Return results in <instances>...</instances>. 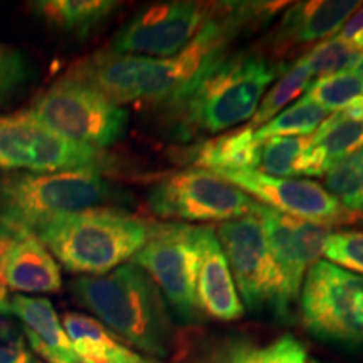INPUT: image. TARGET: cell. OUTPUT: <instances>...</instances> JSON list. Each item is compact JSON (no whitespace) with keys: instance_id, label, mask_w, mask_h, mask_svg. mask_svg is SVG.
<instances>
[{"instance_id":"1","label":"cell","mask_w":363,"mask_h":363,"mask_svg":"<svg viewBox=\"0 0 363 363\" xmlns=\"http://www.w3.org/2000/svg\"><path fill=\"white\" fill-rule=\"evenodd\" d=\"M259 51L224 52L212 57L169 108L177 133L189 140L195 133H220L254 116L262 94L288 69Z\"/></svg>"},{"instance_id":"2","label":"cell","mask_w":363,"mask_h":363,"mask_svg":"<svg viewBox=\"0 0 363 363\" xmlns=\"http://www.w3.org/2000/svg\"><path fill=\"white\" fill-rule=\"evenodd\" d=\"M69 288L81 306L131 347L150 357H169L174 342L169 308L138 264L130 261L108 274L78 278Z\"/></svg>"},{"instance_id":"3","label":"cell","mask_w":363,"mask_h":363,"mask_svg":"<svg viewBox=\"0 0 363 363\" xmlns=\"http://www.w3.org/2000/svg\"><path fill=\"white\" fill-rule=\"evenodd\" d=\"M155 224L123 208L99 207L51 217L33 234L67 271L103 276L133 259Z\"/></svg>"},{"instance_id":"4","label":"cell","mask_w":363,"mask_h":363,"mask_svg":"<svg viewBox=\"0 0 363 363\" xmlns=\"http://www.w3.org/2000/svg\"><path fill=\"white\" fill-rule=\"evenodd\" d=\"M128 195L104 179L103 170L0 177V225L33 233L51 217L125 202Z\"/></svg>"},{"instance_id":"5","label":"cell","mask_w":363,"mask_h":363,"mask_svg":"<svg viewBox=\"0 0 363 363\" xmlns=\"http://www.w3.org/2000/svg\"><path fill=\"white\" fill-rule=\"evenodd\" d=\"M27 111L54 135L96 150L115 145L128 128L125 108L67 76L43 91Z\"/></svg>"},{"instance_id":"6","label":"cell","mask_w":363,"mask_h":363,"mask_svg":"<svg viewBox=\"0 0 363 363\" xmlns=\"http://www.w3.org/2000/svg\"><path fill=\"white\" fill-rule=\"evenodd\" d=\"M299 305L303 323L316 338L363 347V276L318 261L308 269Z\"/></svg>"},{"instance_id":"7","label":"cell","mask_w":363,"mask_h":363,"mask_svg":"<svg viewBox=\"0 0 363 363\" xmlns=\"http://www.w3.org/2000/svg\"><path fill=\"white\" fill-rule=\"evenodd\" d=\"M240 301L252 313L288 318L291 305L272 261L261 222L256 214L227 220L216 229Z\"/></svg>"},{"instance_id":"8","label":"cell","mask_w":363,"mask_h":363,"mask_svg":"<svg viewBox=\"0 0 363 363\" xmlns=\"http://www.w3.org/2000/svg\"><path fill=\"white\" fill-rule=\"evenodd\" d=\"M148 208L169 220L217 222L251 214L256 201L206 169H187L163 177L147 195Z\"/></svg>"},{"instance_id":"9","label":"cell","mask_w":363,"mask_h":363,"mask_svg":"<svg viewBox=\"0 0 363 363\" xmlns=\"http://www.w3.org/2000/svg\"><path fill=\"white\" fill-rule=\"evenodd\" d=\"M110 165L111 158L104 150L67 142L34 120L27 110L0 115V169L54 174L81 169L106 170Z\"/></svg>"},{"instance_id":"10","label":"cell","mask_w":363,"mask_h":363,"mask_svg":"<svg viewBox=\"0 0 363 363\" xmlns=\"http://www.w3.org/2000/svg\"><path fill=\"white\" fill-rule=\"evenodd\" d=\"M194 225L157 222L152 238L131 259L147 272L182 323H199L202 313L195 296Z\"/></svg>"},{"instance_id":"11","label":"cell","mask_w":363,"mask_h":363,"mask_svg":"<svg viewBox=\"0 0 363 363\" xmlns=\"http://www.w3.org/2000/svg\"><path fill=\"white\" fill-rule=\"evenodd\" d=\"M214 4L160 2L130 17L110 43V51L167 59L184 51L206 24Z\"/></svg>"},{"instance_id":"12","label":"cell","mask_w":363,"mask_h":363,"mask_svg":"<svg viewBox=\"0 0 363 363\" xmlns=\"http://www.w3.org/2000/svg\"><path fill=\"white\" fill-rule=\"evenodd\" d=\"M242 192L259 199L261 203L296 219L326 227L353 224L362 216L347 211L323 185L306 179H278L256 170L217 174Z\"/></svg>"},{"instance_id":"13","label":"cell","mask_w":363,"mask_h":363,"mask_svg":"<svg viewBox=\"0 0 363 363\" xmlns=\"http://www.w3.org/2000/svg\"><path fill=\"white\" fill-rule=\"evenodd\" d=\"M195 242V296L202 315L219 321H234L244 316V306L217 239L216 227L194 229Z\"/></svg>"},{"instance_id":"14","label":"cell","mask_w":363,"mask_h":363,"mask_svg":"<svg viewBox=\"0 0 363 363\" xmlns=\"http://www.w3.org/2000/svg\"><path fill=\"white\" fill-rule=\"evenodd\" d=\"M0 279L19 293H57L59 264L33 233L0 225Z\"/></svg>"},{"instance_id":"15","label":"cell","mask_w":363,"mask_h":363,"mask_svg":"<svg viewBox=\"0 0 363 363\" xmlns=\"http://www.w3.org/2000/svg\"><path fill=\"white\" fill-rule=\"evenodd\" d=\"M362 6L363 2L357 0H313L293 4L272 33L266 35L262 45L276 61H281V57L294 48H303L338 33L348 17Z\"/></svg>"},{"instance_id":"16","label":"cell","mask_w":363,"mask_h":363,"mask_svg":"<svg viewBox=\"0 0 363 363\" xmlns=\"http://www.w3.org/2000/svg\"><path fill=\"white\" fill-rule=\"evenodd\" d=\"M363 147V96L330 115L310 136L306 175L320 177L335 162Z\"/></svg>"},{"instance_id":"17","label":"cell","mask_w":363,"mask_h":363,"mask_svg":"<svg viewBox=\"0 0 363 363\" xmlns=\"http://www.w3.org/2000/svg\"><path fill=\"white\" fill-rule=\"evenodd\" d=\"M189 363H316L310 360L305 345L293 335H283L267 345L247 338L225 337L206 342Z\"/></svg>"},{"instance_id":"18","label":"cell","mask_w":363,"mask_h":363,"mask_svg":"<svg viewBox=\"0 0 363 363\" xmlns=\"http://www.w3.org/2000/svg\"><path fill=\"white\" fill-rule=\"evenodd\" d=\"M9 303L24 326L30 348L43 360L52 358L65 363H79L65 326L49 299L17 294Z\"/></svg>"},{"instance_id":"19","label":"cell","mask_w":363,"mask_h":363,"mask_svg":"<svg viewBox=\"0 0 363 363\" xmlns=\"http://www.w3.org/2000/svg\"><path fill=\"white\" fill-rule=\"evenodd\" d=\"M252 212L261 222L267 249H269L272 261L278 267L281 281H283L284 296L293 306L301 293V284L308 269L299 259L296 246H294L289 216L274 211L261 202L254 203Z\"/></svg>"},{"instance_id":"20","label":"cell","mask_w":363,"mask_h":363,"mask_svg":"<svg viewBox=\"0 0 363 363\" xmlns=\"http://www.w3.org/2000/svg\"><path fill=\"white\" fill-rule=\"evenodd\" d=\"M62 326L79 363H155L125 347L103 323L81 313H66Z\"/></svg>"},{"instance_id":"21","label":"cell","mask_w":363,"mask_h":363,"mask_svg":"<svg viewBox=\"0 0 363 363\" xmlns=\"http://www.w3.org/2000/svg\"><path fill=\"white\" fill-rule=\"evenodd\" d=\"M120 6V2L110 0H43L30 4V9L51 29L84 39L98 30Z\"/></svg>"},{"instance_id":"22","label":"cell","mask_w":363,"mask_h":363,"mask_svg":"<svg viewBox=\"0 0 363 363\" xmlns=\"http://www.w3.org/2000/svg\"><path fill=\"white\" fill-rule=\"evenodd\" d=\"M259 147L254 130L244 126L201 143L190 158L195 165L214 174L254 170L259 163Z\"/></svg>"},{"instance_id":"23","label":"cell","mask_w":363,"mask_h":363,"mask_svg":"<svg viewBox=\"0 0 363 363\" xmlns=\"http://www.w3.org/2000/svg\"><path fill=\"white\" fill-rule=\"evenodd\" d=\"M310 147V136H274L261 142L259 172L278 179L306 175V152Z\"/></svg>"},{"instance_id":"24","label":"cell","mask_w":363,"mask_h":363,"mask_svg":"<svg viewBox=\"0 0 363 363\" xmlns=\"http://www.w3.org/2000/svg\"><path fill=\"white\" fill-rule=\"evenodd\" d=\"M326 118H328V111L305 96L286 108L284 111L278 113L266 125L254 130V138L261 143L274 136H289V138L308 136L318 130V126L323 123Z\"/></svg>"},{"instance_id":"25","label":"cell","mask_w":363,"mask_h":363,"mask_svg":"<svg viewBox=\"0 0 363 363\" xmlns=\"http://www.w3.org/2000/svg\"><path fill=\"white\" fill-rule=\"evenodd\" d=\"M311 71L303 61V57L293 66H289L284 71L272 88L267 91L266 96L262 98L259 106H257L256 113L251 118V123L247 126L252 130H257L259 126L266 125L267 121L272 120L278 113L288 106L294 98H298L301 93H306V89L311 84Z\"/></svg>"},{"instance_id":"26","label":"cell","mask_w":363,"mask_h":363,"mask_svg":"<svg viewBox=\"0 0 363 363\" xmlns=\"http://www.w3.org/2000/svg\"><path fill=\"white\" fill-rule=\"evenodd\" d=\"M325 184L347 211L363 217V147L335 162L326 170Z\"/></svg>"},{"instance_id":"27","label":"cell","mask_w":363,"mask_h":363,"mask_svg":"<svg viewBox=\"0 0 363 363\" xmlns=\"http://www.w3.org/2000/svg\"><path fill=\"white\" fill-rule=\"evenodd\" d=\"M305 96L326 111H340L363 96V81L353 71L313 81Z\"/></svg>"},{"instance_id":"28","label":"cell","mask_w":363,"mask_h":363,"mask_svg":"<svg viewBox=\"0 0 363 363\" xmlns=\"http://www.w3.org/2000/svg\"><path fill=\"white\" fill-rule=\"evenodd\" d=\"M360 56L362 52L355 51L352 45L343 43L340 38H331L308 51L303 56V61L310 67L311 74L326 78V76L352 71Z\"/></svg>"},{"instance_id":"29","label":"cell","mask_w":363,"mask_h":363,"mask_svg":"<svg viewBox=\"0 0 363 363\" xmlns=\"http://www.w3.org/2000/svg\"><path fill=\"white\" fill-rule=\"evenodd\" d=\"M0 363H39L7 298L0 299Z\"/></svg>"},{"instance_id":"30","label":"cell","mask_w":363,"mask_h":363,"mask_svg":"<svg viewBox=\"0 0 363 363\" xmlns=\"http://www.w3.org/2000/svg\"><path fill=\"white\" fill-rule=\"evenodd\" d=\"M323 256L331 264L363 274V233L357 230H338L326 239Z\"/></svg>"},{"instance_id":"31","label":"cell","mask_w":363,"mask_h":363,"mask_svg":"<svg viewBox=\"0 0 363 363\" xmlns=\"http://www.w3.org/2000/svg\"><path fill=\"white\" fill-rule=\"evenodd\" d=\"M30 79V66L24 52L0 44V104L16 96Z\"/></svg>"},{"instance_id":"32","label":"cell","mask_w":363,"mask_h":363,"mask_svg":"<svg viewBox=\"0 0 363 363\" xmlns=\"http://www.w3.org/2000/svg\"><path fill=\"white\" fill-rule=\"evenodd\" d=\"M289 225H291L293 240L299 259L306 266V269L320 261V256L323 254L326 239L330 238L331 227L315 224V222L296 219L289 216Z\"/></svg>"},{"instance_id":"33","label":"cell","mask_w":363,"mask_h":363,"mask_svg":"<svg viewBox=\"0 0 363 363\" xmlns=\"http://www.w3.org/2000/svg\"><path fill=\"white\" fill-rule=\"evenodd\" d=\"M338 38L343 43L352 45L355 51L363 54V7L360 11H357V13H353L352 17H348V21L340 29Z\"/></svg>"},{"instance_id":"34","label":"cell","mask_w":363,"mask_h":363,"mask_svg":"<svg viewBox=\"0 0 363 363\" xmlns=\"http://www.w3.org/2000/svg\"><path fill=\"white\" fill-rule=\"evenodd\" d=\"M353 72H355V74L358 76V78H360L362 81H363V54L360 57H358V61H357V65L353 66V69H352Z\"/></svg>"},{"instance_id":"35","label":"cell","mask_w":363,"mask_h":363,"mask_svg":"<svg viewBox=\"0 0 363 363\" xmlns=\"http://www.w3.org/2000/svg\"><path fill=\"white\" fill-rule=\"evenodd\" d=\"M6 298V286L2 284V279H0V299Z\"/></svg>"},{"instance_id":"36","label":"cell","mask_w":363,"mask_h":363,"mask_svg":"<svg viewBox=\"0 0 363 363\" xmlns=\"http://www.w3.org/2000/svg\"><path fill=\"white\" fill-rule=\"evenodd\" d=\"M45 363H65V362H59V360H52V358H49V360H44Z\"/></svg>"}]
</instances>
